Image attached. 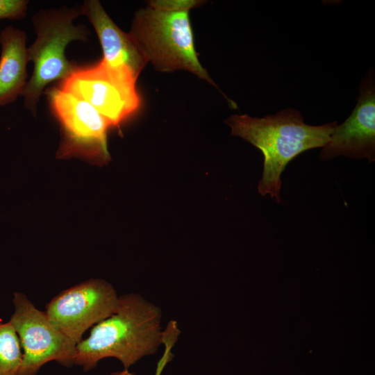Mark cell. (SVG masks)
<instances>
[{"label": "cell", "mask_w": 375, "mask_h": 375, "mask_svg": "<svg viewBox=\"0 0 375 375\" xmlns=\"http://www.w3.org/2000/svg\"><path fill=\"white\" fill-rule=\"evenodd\" d=\"M160 306L138 293L119 296L115 311L95 324L76 345L74 365L85 372L104 358L118 360L123 369L156 353L165 340Z\"/></svg>", "instance_id": "cell-1"}, {"label": "cell", "mask_w": 375, "mask_h": 375, "mask_svg": "<svg viewBox=\"0 0 375 375\" xmlns=\"http://www.w3.org/2000/svg\"><path fill=\"white\" fill-rule=\"evenodd\" d=\"M224 122L233 135L245 140L262 153L263 172L258 190L262 196L269 194L278 203L281 201V176L287 165L307 150L324 147L338 125L335 121L319 126L307 124L301 112L292 108L262 118L233 115Z\"/></svg>", "instance_id": "cell-2"}, {"label": "cell", "mask_w": 375, "mask_h": 375, "mask_svg": "<svg viewBox=\"0 0 375 375\" xmlns=\"http://www.w3.org/2000/svg\"><path fill=\"white\" fill-rule=\"evenodd\" d=\"M80 15L81 7L63 6L40 10L33 15L36 38L27 51L33 72L22 95L25 108L33 115L37 112L47 86L55 81H61L74 68L75 65L65 56L67 45L75 40H88V29L74 24Z\"/></svg>", "instance_id": "cell-3"}, {"label": "cell", "mask_w": 375, "mask_h": 375, "mask_svg": "<svg viewBox=\"0 0 375 375\" xmlns=\"http://www.w3.org/2000/svg\"><path fill=\"white\" fill-rule=\"evenodd\" d=\"M128 33L146 61L156 69L186 70L217 87L199 60L189 11L140 8L134 14Z\"/></svg>", "instance_id": "cell-4"}, {"label": "cell", "mask_w": 375, "mask_h": 375, "mask_svg": "<svg viewBox=\"0 0 375 375\" xmlns=\"http://www.w3.org/2000/svg\"><path fill=\"white\" fill-rule=\"evenodd\" d=\"M44 94L60 126L62 140L58 157L76 156L97 165L108 162L110 154L106 138L110 126L98 111L58 87H49Z\"/></svg>", "instance_id": "cell-5"}, {"label": "cell", "mask_w": 375, "mask_h": 375, "mask_svg": "<svg viewBox=\"0 0 375 375\" xmlns=\"http://www.w3.org/2000/svg\"><path fill=\"white\" fill-rule=\"evenodd\" d=\"M136 81L129 72L101 59L90 66L75 65L58 87L88 102L110 126H118L140 106Z\"/></svg>", "instance_id": "cell-6"}, {"label": "cell", "mask_w": 375, "mask_h": 375, "mask_svg": "<svg viewBox=\"0 0 375 375\" xmlns=\"http://www.w3.org/2000/svg\"><path fill=\"white\" fill-rule=\"evenodd\" d=\"M14 312L9 322L15 330L23 350L18 375H35L50 361L64 367L74 365L76 344L37 308L27 296L13 294Z\"/></svg>", "instance_id": "cell-7"}, {"label": "cell", "mask_w": 375, "mask_h": 375, "mask_svg": "<svg viewBox=\"0 0 375 375\" xmlns=\"http://www.w3.org/2000/svg\"><path fill=\"white\" fill-rule=\"evenodd\" d=\"M118 299L109 282L90 278L61 291L47 304L44 312L76 345L88 328L115 311Z\"/></svg>", "instance_id": "cell-8"}, {"label": "cell", "mask_w": 375, "mask_h": 375, "mask_svg": "<svg viewBox=\"0 0 375 375\" xmlns=\"http://www.w3.org/2000/svg\"><path fill=\"white\" fill-rule=\"evenodd\" d=\"M373 69L360 83L357 103L349 117L337 125L330 140L322 147L321 160L340 156L351 159L375 160V81Z\"/></svg>", "instance_id": "cell-9"}, {"label": "cell", "mask_w": 375, "mask_h": 375, "mask_svg": "<svg viewBox=\"0 0 375 375\" xmlns=\"http://www.w3.org/2000/svg\"><path fill=\"white\" fill-rule=\"evenodd\" d=\"M81 15L93 26L103 50V58L109 66L129 72L138 78L147 62L130 34L121 30L98 0H86Z\"/></svg>", "instance_id": "cell-10"}, {"label": "cell", "mask_w": 375, "mask_h": 375, "mask_svg": "<svg viewBox=\"0 0 375 375\" xmlns=\"http://www.w3.org/2000/svg\"><path fill=\"white\" fill-rule=\"evenodd\" d=\"M26 32L12 26L0 32V106L22 96L28 81Z\"/></svg>", "instance_id": "cell-11"}, {"label": "cell", "mask_w": 375, "mask_h": 375, "mask_svg": "<svg viewBox=\"0 0 375 375\" xmlns=\"http://www.w3.org/2000/svg\"><path fill=\"white\" fill-rule=\"evenodd\" d=\"M22 358L19 340L11 323L0 322V375H18Z\"/></svg>", "instance_id": "cell-12"}, {"label": "cell", "mask_w": 375, "mask_h": 375, "mask_svg": "<svg viewBox=\"0 0 375 375\" xmlns=\"http://www.w3.org/2000/svg\"><path fill=\"white\" fill-rule=\"evenodd\" d=\"M28 1L0 0V19L17 20L26 15Z\"/></svg>", "instance_id": "cell-13"}, {"label": "cell", "mask_w": 375, "mask_h": 375, "mask_svg": "<svg viewBox=\"0 0 375 375\" xmlns=\"http://www.w3.org/2000/svg\"><path fill=\"white\" fill-rule=\"evenodd\" d=\"M203 1L198 0H155L150 1L148 6L162 11H189L199 6Z\"/></svg>", "instance_id": "cell-14"}, {"label": "cell", "mask_w": 375, "mask_h": 375, "mask_svg": "<svg viewBox=\"0 0 375 375\" xmlns=\"http://www.w3.org/2000/svg\"><path fill=\"white\" fill-rule=\"evenodd\" d=\"M110 375H135L131 372L129 369H123L120 371L113 372Z\"/></svg>", "instance_id": "cell-15"}]
</instances>
